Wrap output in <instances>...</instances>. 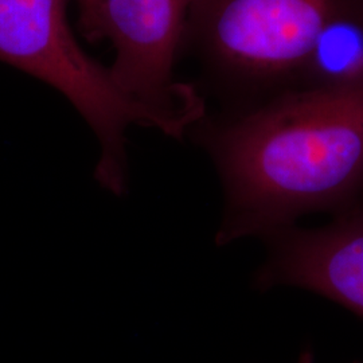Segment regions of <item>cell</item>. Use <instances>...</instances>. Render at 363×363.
Returning <instances> with one entry per match:
<instances>
[{
	"label": "cell",
	"instance_id": "277c9868",
	"mask_svg": "<svg viewBox=\"0 0 363 363\" xmlns=\"http://www.w3.org/2000/svg\"><path fill=\"white\" fill-rule=\"evenodd\" d=\"M194 0H100L84 37L111 40L116 57L109 72L132 103L154 117L157 130L182 139L205 117L191 85L177 82L174 67L186 50Z\"/></svg>",
	"mask_w": 363,
	"mask_h": 363
},
{
	"label": "cell",
	"instance_id": "7a4b0ae2",
	"mask_svg": "<svg viewBox=\"0 0 363 363\" xmlns=\"http://www.w3.org/2000/svg\"><path fill=\"white\" fill-rule=\"evenodd\" d=\"M67 1L0 0V61L65 96L99 139L96 179L123 195L128 177L125 132L132 124L156 130L157 124L118 91L109 67L79 46L69 25Z\"/></svg>",
	"mask_w": 363,
	"mask_h": 363
},
{
	"label": "cell",
	"instance_id": "8992f818",
	"mask_svg": "<svg viewBox=\"0 0 363 363\" xmlns=\"http://www.w3.org/2000/svg\"><path fill=\"white\" fill-rule=\"evenodd\" d=\"M295 88L363 89V0H335L313 39Z\"/></svg>",
	"mask_w": 363,
	"mask_h": 363
},
{
	"label": "cell",
	"instance_id": "6da1fadb",
	"mask_svg": "<svg viewBox=\"0 0 363 363\" xmlns=\"http://www.w3.org/2000/svg\"><path fill=\"white\" fill-rule=\"evenodd\" d=\"M193 130L223 190L220 247L333 216L363 193V89L295 88Z\"/></svg>",
	"mask_w": 363,
	"mask_h": 363
},
{
	"label": "cell",
	"instance_id": "5b68a950",
	"mask_svg": "<svg viewBox=\"0 0 363 363\" xmlns=\"http://www.w3.org/2000/svg\"><path fill=\"white\" fill-rule=\"evenodd\" d=\"M261 291L298 288L363 318V193L319 228L291 226L264 240Z\"/></svg>",
	"mask_w": 363,
	"mask_h": 363
},
{
	"label": "cell",
	"instance_id": "3957f363",
	"mask_svg": "<svg viewBox=\"0 0 363 363\" xmlns=\"http://www.w3.org/2000/svg\"><path fill=\"white\" fill-rule=\"evenodd\" d=\"M335 0H194L186 49L247 106L294 89ZM241 108V109H244Z\"/></svg>",
	"mask_w": 363,
	"mask_h": 363
},
{
	"label": "cell",
	"instance_id": "ba28073f",
	"mask_svg": "<svg viewBox=\"0 0 363 363\" xmlns=\"http://www.w3.org/2000/svg\"><path fill=\"white\" fill-rule=\"evenodd\" d=\"M357 363H359V362H357Z\"/></svg>",
	"mask_w": 363,
	"mask_h": 363
},
{
	"label": "cell",
	"instance_id": "52a82bcc",
	"mask_svg": "<svg viewBox=\"0 0 363 363\" xmlns=\"http://www.w3.org/2000/svg\"><path fill=\"white\" fill-rule=\"evenodd\" d=\"M74 1L77 3L78 7V27L84 35L91 27L93 16L100 0H74Z\"/></svg>",
	"mask_w": 363,
	"mask_h": 363
}]
</instances>
